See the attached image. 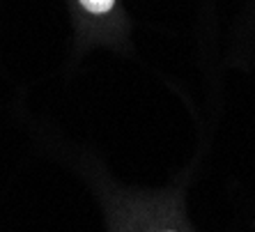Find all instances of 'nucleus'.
Masks as SVG:
<instances>
[{
	"label": "nucleus",
	"mask_w": 255,
	"mask_h": 232,
	"mask_svg": "<svg viewBox=\"0 0 255 232\" xmlns=\"http://www.w3.org/2000/svg\"><path fill=\"white\" fill-rule=\"evenodd\" d=\"M81 5L92 14H106L115 5V0H81Z\"/></svg>",
	"instance_id": "f257e3e1"
}]
</instances>
